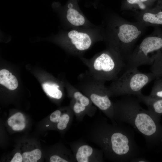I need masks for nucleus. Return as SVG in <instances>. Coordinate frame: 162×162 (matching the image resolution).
<instances>
[{
	"mask_svg": "<svg viewBox=\"0 0 162 162\" xmlns=\"http://www.w3.org/2000/svg\"><path fill=\"white\" fill-rule=\"evenodd\" d=\"M11 162H22V157L20 153L17 152L14 155Z\"/></svg>",
	"mask_w": 162,
	"mask_h": 162,
	"instance_id": "nucleus-23",
	"label": "nucleus"
},
{
	"mask_svg": "<svg viewBox=\"0 0 162 162\" xmlns=\"http://www.w3.org/2000/svg\"><path fill=\"white\" fill-rule=\"evenodd\" d=\"M162 51V30L156 27L134 49L126 62V69L152 65L155 54Z\"/></svg>",
	"mask_w": 162,
	"mask_h": 162,
	"instance_id": "nucleus-8",
	"label": "nucleus"
},
{
	"mask_svg": "<svg viewBox=\"0 0 162 162\" xmlns=\"http://www.w3.org/2000/svg\"><path fill=\"white\" fill-rule=\"evenodd\" d=\"M78 80L76 88L87 96L113 123H116L113 102L110 99L105 82L94 78L88 71L80 74Z\"/></svg>",
	"mask_w": 162,
	"mask_h": 162,
	"instance_id": "nucleus-6",
	"label": "nucleus"
},
{
	"mask_svg": "<svg viewBox=\"0 0 162 162\" xmlns=\"http://www.w3.org/2000/svg\"><path fill=\"white\" fill-rule=\"evenodd\" d=\"M42 86L44 91L50 97L57 100L62 98L63 93L58 83L53 82H46Z\"/></svg>",
	"mask_w": 162,
	"mask_h": 162,
	"instance_id": "nucleus-16",
	"label": "nucleus"
},
{
	"mask_svg": "<svg viewBox=\"0 0 162 162\" xmlns=\"http://www.w3.org/2000/svg\"><path fill=\"white\" fill-rule=\"evenodd\" d=\"M139 102L131 95L113 102L114 120L132 126L144 137L149 146L158 145L162 139L160 120L143 108Z\"/></svg>",
	"mask_w": 162,
	"mask_h": 162,
	"instance_id": "nucleus-2",
	"label": "nucleus"
},
{
	"mask_svg": "<svg viewBox=\"0 0 162 162\" xmlns=\"http://www.w3.org/2000/svg\"><path fill=\"white\" fill-rule=\"evenodd\" d=\"M78 1L68 0L64 5L58 2H54L52 4L53 9L58 14L65 29L96 26L84 14L79 7Z\"/></svg>",
	"mask_w": 162,
	"mask_h": 162,
	"instance_id": "nucleus-9",
	"label": "nucleus"
},
{
	"mask_svg": "<svg viewBox=\"0 0 162 162\" xmlns=\"http://www.w3.org/2000/svg\"><path fill=\"white\" fill-rule=\"evenodd\" d=\"M86 135L89 140L100 148L104 157L111 161L130 162L142 154L132 130L116 123L110 124L105 118L94 122Z\"/></svg>",
	"mask_w": 162,
	"mask_h": 162,
	"instance_id": "nucleus-1",
	"label": "nucleus"
},
{
	"mask_svg": "<svg viewBox=\"0 0 162 162\" xmlns=\"http://www.w3.org/2000/svg\"><path fill=\"white\" fill-rule=\"evenodd\" d=\"M136 21L146 27L162 25V2L154 8L136 14Z\"/></svg>",
	"mask_w": 162,
	"mask_h": 162,
	"instance_id": "nucleus-12",
	"label": "nucleus"
},
{
	"mask_svg": "<svg viewBox=\"0 0 162 162\" xmlns=\"http://www.w3.org/2000/svg\"><path fill=\"white\" fill-rule=\"evenodd\" d=\"M156 78L151 72L143 73L136 68L128 69L107 87L109 95L110 97L129 95L136 96L142 93V89L145 86Z\"/></svg>",
	"mask_w": 162,
	"mask_h": 162,
	"instance_id": "nucleus-7",
	"label": "nucleus"
},
{
	"mask_svg": "<svg viewBox=\"0 0 162 162\" xmlns=\"http://www.w3.org/2000/svg\"><path fill=\"white\" fill-rule=\"evenodd\" d=\"M161 142H162V139H161Z\"/></svg>",
	"mask_w": 162,
	"mask_h": 162,
	"instance_id": "nucleus-28",
	"label": "nucleus"
},
{
	"mask_svg": "<svg viewBox=\"0 0 162 162\" xmlns=\"http://www.w3.org/2000/svg\"><path fill=\"white\" fill-rule=\"evenodd\" d=\"M149 160L140 157H138L132 159L130 162H148Z\"/></svg>",
	"mask_w": 162,
	"mask_h": 162,
	"instance_id": "nucleus-25",
	"label": "nucleus"
},
{
	"mask_svg": "<svg viewBox=\"0 0 162 162\" xmlns=\"http://www.w3.org/2000/svg\"><path fill=\"white\" fill-rule=\"evenodd\" d=\"M25 122L20 123L16 124L12 127V129L14 130H23L25 127Z\"/></svg>",
	"mask_w": 162,
	"mask_h": 162,
	"instance_id": "nucleus-24",
	"label": "nucleus"
},
{
	"mask_svg": "<svg viewBox=\"0 0 162 162\" xmlns=\"http://www.w3.org/2000/svg\"><path fill=\"white\" fill-rule=\"evenodd\" d=\"M140 102L145 104L148 110L156 118L160 120L162 115V98H156L143 95L142 93L136 96Z\"/></svg>",
	"mask_w": 162,
	"mask_h": 162,
	"instance_id": "nucleus-13",
	"label": "nucleus"
},
{
	"mask_svg": "<svg viewBox=\"0 0 162 162\" xmlns=\"http://www.w3.org/2000/svg\"><path fill=\"white\" fill-rule=\"evenodd\" d=\"M155 0H124L122 3L121 9L134 11L137 14L151 8Z\"/></svg>",
	"mask_w": 162,
	"mask_h": 162,
	"instance_id": "nucleus-14",
	"label": "nucleus"
},
{
	"mask_svg": "<svg viewBox=\"0 0 162 162\" xmlns=\"http://www.w3.org/2000/svg\"><path fill=\"white\" fill-rule=\"evenodd\" d=\"M78 0L79 1V0Z\"/></svg>",
	"mask_w": 162,
	"mask_h": 162,
	"instance_id": "nucleus-29",
	"label": "nucleus"
},
{
	"mask_svg": "<svg viewBox=\"0 0 162 162\" xmlns=\"http://www.w3.org/2000/svg\"><path fill=\"white\" fill-rule=\"evenodd\" d=\"M68 88L71 99L70 106L76 120L80 122L86 115L93 117L97 108L90 99L77 88L70 84H68Z\"/></svg>",
	"mask_w": 162,
	"mask_h": 162,
	"instance_id": "nucleus-10",
	"label": "nucleus"
},
{
	"mask_svg": "<svg viewBox=\"0 0 162 162\" xmlns=\"http://www.w3.org/2000/svg\"><path fill=\"white\" fill-rule=\"evenodd\" d=\"M24 117L22 113L17 112L14 114L8 120V124L9 126L12 127L14 125L22 122H25Z\"/></svg>",
	"mask_w": 162,
	"mask_h": 162,
	"instance_id": "nucleus-20",
	"label": "nucleus"
},
{
	"mask_svg": "<svg viewBox=\"0 0 162 162\" xmlns=\"http://www.w3.org/2000/svg\"><path fill=\"white\" fill-rule=\"evenodd\" d=\"M0 83L11 90L15 89L18 86L16 77L11 73L5 69L0 71Z\"/></svg>",
	"mask_w": 162,
	"mask_h": 162,
	"instance_id": "nucleus-15",
	"label": "nucleus"
},
{
	"mask_svg": "<svg viewBox=\"0 0 162 162\" xmlns=\"http://www.w3.org/2000/svg\"><path fill=\"white\" fill-rule=\"evenodd\" d=\"M100 0H94L93 3V6L95 8H97L98 4V2Z\"/></svg>",
	"mask_w": 162,
	"mask_h": 162,
	"instance_id": "nucleus-26",
	"label": "nucleus"
},
{
	"mask_svg": "<svg viewBox=\"0 0 162 162\" xmlns=\"http://www.w3.org/2000/svg\"><path fill=\"white\" fill-rule=\"evenodd\" d=\"M151 70L156 77H162V51H159L155 54Z\"/></svg>",
	"mask_w": 162,
	"mask_h": 162,
	"instance_id": "nucleus-17",
	"label": "nucleus"
},
{
	"mask_svg": "<svg viewBox=\"0 0 162 162\" xmlns=\"http://www.w3.org/2000/svg\"><path fill=\"white\" fill-rule=\"evenodd\" d=\"M79 58L93 77L105 82L116 79L122 69L126 66L125 62L118 55L107 47L90 58L83 56Z\"/></svg>",
	"mask_w": 162,
	"mask_h": 162,
	"instance_id": "nucleus-5",
	"label": "nucleus"
},
{
	"mask_svg": "<svg viewBox=\"0 0 162 162\" xmlns=\"http://www.w3.org/2000/svg\"><path fill=\"white\" fill-rule=\"evenodd\" d=\"M50 38L70 55L79 58L83 56L95 43L103 40L100 25L61 30Z\"/></svg>",
	"mask_w": 162,
	"mask_h": 162,
	"instance_id": "nucleus-4",
	"label": "nucleus"
},
{
	"mask_svg": "<svg viewBox=\"0 0 162 162\" xmlns=\"http://www.w3.org/2000/svg\"><path fill=\"white\" fill-rule=\"evenodd\" d=\"M62 112L59 110H57L50 115V121L54 123L57 124L59 122V118L62 114Z\"/></svg>",
	"mask_w": 162,
	"mask_h": 162,
	"instance_id": "nucleus-21",
	"label": "nucleus"
},
{
	"mask_svg": "<svg viewBox=\"0 0 162 162\" xmlns=\"http://www.w3.org/2000/svg\"><path fill=\"white\" fill-rule=\"evenodd\" d=\"M100 25L106 47L115 51L125 63L146 28L137 21L129 22L111 11L104 13Z\"/></svg>",
	"mask_w": 162,
	"mask_h": 162,
	"instance_id": "nucleus-3",
	"label": "nucleus"
},
{
	"mask_svg": "<svg viewBox=\"0 0 162 162\" xmlns=\"http://www.w3.org/2000/svg\"><path fill=\"white\" fill-rule=\"evenodd\" d=\"M23 162H37L41 157V152L38 149L30 152H25L22 154Z\"/></svg>",
	"mask_w": 162,
	"mask_h": 162,
	"instance_id": "nucleus-19",
	"label": "nucleus"
},
{
	"mask_svg": "<svg viewBox=\"0 0 162 162\" xmlns=\"http://www.w3.org/2000/svg\"><path fill=\"white\" fill-rule=\"evenodd\" d=\"M49 126V125L48 124L47 125H46V127H48Z\"/></svg>",
	"mask_w": 162,
	"mask_h": 162,
	"instance_id": "nucleus-27",
	"label": "nucleus"
},
{
	"mask_svg": "<svg viewBox=\"0 0 162 162\" xmlns=\"http://www.w3.org/2000/svg\"><path fill=\"white\" fill-rule=\"evenodd\" d=\"M71 147L76 162H103L104 161L101 150L91 146L82 140L73 142Z\"/></svg>",
	"mask_w": 162,
	"mask_h": 162,
	"instance_id": "nucleus-11",
	"label": "nucleus"
},
{
	"mask_svg": "<svg viewBox=\"0 0 162 162\" xmlns=\"http://www.w3.org/2000/svg\"><path fill=\"white\" fill-rule=\"evenodd\" d=\"M50 162H68L65 159L57 155H53L50 159Z\"/></svg>",
	"mask_w": 162,
	"mask_h": 162,
	"instance_id": "nucleus-22",
	"label": "nucleus"
},
{
	"mask_svg": "<svg viewBox=\"0 0 162 162\" xmlns=\"http://www.w3.org/2000/svg\"><path fill=\"white\" fill-rule=\"evenodd\" d=\"M155 80L149 96L154 98H162V78L157 77Z\"/></svg>",
	"mask_w": 162,
	"mask_h": 162,
	"instance_id": "nucleus-18",
	"label": "nucleus"
}]
</instances>
